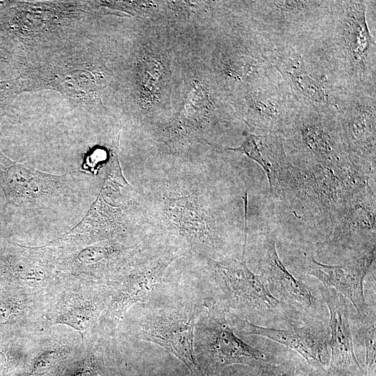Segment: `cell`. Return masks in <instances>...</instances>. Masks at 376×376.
Returning <instances> with one entry per match:
<instances>
[{"instance_id":"obj_1","label":"cell","mask_w":376,"mask_h":376,"mask_svg":"<svg viewBox=\"0 0 376 376\" xmlns=\"http://www.w3.org/2000/svg\"><path fill=\"white\" fill-rule=\"evenodd\" d=\"M152 172L141 196L148 237L196 258L224 259L233 235L240 236L239 201L226 196L217 170L187 155Z\"/></svg>"},{"instance_id":"obj_2","label":"cell","mask_w":376,"mask_h":376,"mask_svg":"<svg viewBox=\"0 0 376 376\" xmlns=\"http://www.w3.org/2000/svg\"><path fill=\"white\" fill-rule=\"evenodd\" d=\"M148 238L140 194L125 180L121 168H109L100 192L83 219L53 246H74L102 240L137 242Z\"/></svg>"},{"instance_id":"obj_3","label":"cell","mask_w":376,"mask_h":376,"mask_svg":"<svg viewBox=\"0 0 376 376\" xmlns=\"http://www.w3.org/2000/svg\"><path fill=\"white\" fill-rule=\"evenodd\" d=\"M370 1H334L318 40L350 93L376 92V42L367 18Z\"/></svg>"},{"instance_id":"obj_4","label":"cell","mask_w":376,"mask_h":376,"mask_svg":"<svg viewBox=\"0 0 376 376\" xmlns=\"http://www.w3.org/2000/svg\"><path fill=\"white\" fill-rule=\"evenodd\" d=\"M296 167L295 189L281 203L295 209L294 212L316 220L326 231L325 237L352 196L375 183L345 153L330 162Z\"/></svg>"},{"instance_id":"obj_5","label":"cell","mask_w":376,"mask_h":376,"mask_svg":"<svg viewBox=\"0 0 376 376\" xmlns=\"http://www.w3.org/2000/svg\"><path fill=\"white\" fill-rule=\"evenodd\" d=\"M267 57L301 105L337 113L351 93L318 40L272 47Z\"/></svg>"},{"instance_id":"obj_6","label":"cell","mask_w":376,"mask_h":376,"mask_svg":"<svg viewBox=\"0 0 376 376\" xmlns=\"http://www.w3.org/2000/svg\"><path fill=\"white\" fill-rule=\"evenodd\" d=\"M80 171L54 175L17 163L0 151V183L7 203L25 214L38 215L75 201L94 182Z\"/></svg>"},{"instance_id":"obj_7","label":"cell","mask_w":376,"mask_h":376,"mask_svg":"<svg viewBox=\"0 0 376 376\" xmlns=\"http://www.w3.org/2000/svg\"><path fill=\"white\" fill-rule=\"evenodd\" d=\"M250 25L272 46L319 40L334 0H266L244 2Z\"/></svg>"},{"instance_id":"obj_8","label":"cell","mask_w":376,"mask_h":376,"mask_svg":"<svg viewBox=\"0 0 376 376\" xmlns=\"http://www.w3.org/2000/svg\"><path fill=\"white\" fill-rule=\"evenodd\" d=\"M197 320L194 352L204 376H214L226 367L247 365L260 368L270 363L268 354L241 340L230 327L227 311L215 300L207 298Z\"/></svg>"},{"instance_id":"obj_9","label":"cell","mask_w":376,"mask_h":376,"mask_svg":"<svg viewBox=\"0 0 376 376\" xmlns=\"http://www.w3.org/2000/svg\"><path fill=\"white\" fill-rule=\"evenodd\" d=\"M203 303L177 301L148 308L138 320L136 334L158 345L188 368L192 376H204L194 352V331Z\"/></svg>"},{"instance_id":"obj_10","label":"cell","mask_w":376,"mask_h":376,"mask_svg":"<svg viewBox=\"0 0 376 376\" xmlns=\"http://www.w3.org/2000/svg\"><path fill=\"white\" fill-rule=\"evenodd\" d=\"M280 134L290 162L297 167L330 162L345 153L336 112L300 104Z\"/></svg>"},{"instance_id":"obj_11","label":"cell","mask_w":376,"mask_h":376,"mask_svg":"<svg viewBox=\"0 0 376 376\" xmlns=\"http://www.w3.org/2000/svg\"><path fill=\"white\" fill-rule=\"evenodd\" d=\"M230 97L238 118L256 134H281L300 106L278 72Z\"/></svg>"},{"instance_id":"obj_12","label":"cell","mask_w":376,"mask_h":376,"mask_svg":"<svg viewBox=\"0 0 376 376\" xmlns=\"http://www.w3.org/2000/svg\"><path fill=\"white\" fill-rule=\"evenodd\" d=\"M182 256L184 254L176 249L154 246L119 271L113 276L115 290L109 316L119 320L134 304L148 302L162 284L169 266Z\"/></svg>"},{"instance_id":"obj_13","label":"cell","mask_w":376,"mask_h":376,"mask_svg":"<svg viewBox=\"0 0 376 376\" xmlns=\"http://www.w3.org/2000/svg\"><path fill=\"white\" fill-rule=\"evenodd\" d=\"M246 246L240 258L214 260L198 258L221 293L228 309L245 313H266L278 309L279 300L269 290L262 279L248 267Z\"/></svg>"},{"instance_id":"obj_14","label":"cell","mask_w":376,"mask_h":376,"mask_svg":"<svg viewBox=\"0 0 376 376\" xmlns=\"http://www.w3.org/2000/svg\"><path fill=\"white\" fill-rule=\"evenodd\" d=\"M337 116L345 154L375 178L376 92L350 93Z\"/></svg>"},{"instance_id":"obj_15","label":"cell","mask_w":376,"mask_h":376,"mask_svg":"<svg viewBox=\"0 0 376 376\" xmlns=\"http://www.w3.org/2000/svg\"><path fill=\"white\" fill-rule=\"evenodd\" d=\"M375 187L369 185L355 194L318 249H341L364 255L375 249Z\"/></svg>"},{"instance_id":"obj_16","label":"cell","mask_w":376,"mask_h":376,"mask_svg":"<svg viewBox=\"0 0 376 376\" xmlns=\"http://www.w3.org/2000/svg\"><path fill=\"white\" fill-rule=\"evenodd\" d=\"M155 246L147 238L137 242L111 240L74 246H49L61 249L58 263L65 267L113 276Z\"/></svg>"},{"instance_id":"obj_17","label":"cell","mask_w":376,"mask_h":376,"mask_svg":"<svg viewBox=\"0 0 376 376\" xmlns=\"http://www.w3.org/2000/svg\"><path fill=\"white\" fill-rule=\"evenodd\" d=\"M242 153L258 164L268 180L272 196L281 201L293 190L296 184L297 167L290 162L280 134H249L236 148H226Z\"/></svg>"},{"instance_id":"obj_18","label":"cell","mask_w":376,"mask_h":376,"mask_svg":"<svg viewBox=\"0 0 376 376\" xmlns=\"http://www.w3.org/2000/svg\"><path fill=\"white\" fill-rule=\"evenodd\" d=\"M375 251L373 249L360 257L338 265L324 264L317 261L313 255H305L302 273L315 277L327 288H332L347 298L363 320L370 314L363 285L368 272L375 260Z\"/></svg>"},{"instance_id":"obj_19","label":"cell","mask_w":376,"mask_h":376,"mask_svg":"<svg viewBox=\"0 0 376 376\" xmlns=\"http://www.w3.org/2000/svg\"><path fill=\"white\" fill-rule=\"evenodd\" d=\"M230 320L235 330L242 335H257L271 339L297 352L311 367L328 371L330 352L328 336L320 328L304 325L288 329L266 327L240 318L233 313Z\"/></svg>"},{"instance_id":"obj_20","label":"cell","mask_w":376,"mask_h":376,"mask_svg":"<svg viewBox=\"0 0 376 376\" xmlns=\"http://www.w3.org/2000/svg\"><path fill=\"white\" fill-rule=\"evenodd\" d=\"M259 275L272 295L304 311L315 308L317 299L310 288L286 268L277 253L275 235L269 228L258 247Z\"/></svg>"},{"instance_id":"obj_21","label":"cell","mask_w":376,"mask_h":376,"mask_svg":"<svg viewBox=\"0 0 376 376\" xmlns=\"http://www.w3.org/2000/svg\"><path fill=\"white\" fill-rule=\"evenodd\" d=\"M329 311L330 376H360L364 375L357 359L350 322V311L345 297L332 288L324 292Z\"/></svg>"},{"instance_id":"obj_22","label":"cell","mask_w":376,"mask_h":376,"mask_svg":"<svg viewBox=\"0 0 376 376\" xmlns=\"http://www.w3.org/2000/svg\"><path fill=\"white\" fill-rule=\"evenodd\" d=\"M32 252L15 251L1 258V274L6 281L25 286H37L45 283L52 270L42 247L31 249Z\"/></svg>"},{"instance_id":"obj_23","label":"cell","mask_w":376,"mask_h":376,"mask_svg":"<svg viewBox=\"0 0 376 376\" xmlns=\"http://www.w3.org/2000/svg\"><path fill=\"white\" fill-rule=\"evenodd\" d=\"M99 311L100 306L91 301L75 302L60 311L56 322L85 332L95 323Z\"/></svg>"},{"instance_id":"obj_24","label":"cell","mask_w":376,"mask_h":376,"mask_svg":"<svg viewBox=\"0 0 376 376\" xmlns=\"http://www.w3.org/2000/svg\"><path fill=\"white\" fill-rule=\"evenodd\" d=\"M16 47L15 38L0 29V79H8L16 72L19 65Z\"/></svg>"},{"instance_id":"obj_25","label":"cell","mask_w":376,"mask_h":376,"mask_svg":"<svg viewBox=\"0 0 376 376\" xmlns=\"http://www.w3.org/2000/svg\"><path fill=\"white\" fill-rule=\"evenodd\" d=\"M362 337L366 351L364 376L376 375V327L375 314H369L364 320Z\"/></svg>"},{"instance_id":"obj_26","label":"cell","mask_w":376,"mask_h":376,"mask_svg":"<svg viewBox=\"0 0 376 376\" xmlns=\"http://www.w3.org/2000/svg\"><path fill=\"white\" fill-rule=\"evenodd\" d=\"M24 86L19 78L0 80V132L3 118L9 116L14 100Z\"/></svg>"},{"instance_id":"obj_27","label":"cell","mask_w":376,"mask_h":376,"mask_svg":"<svg viewBox=\"0 0 376 376\" xmlns=\"http://www.w3.org/2000/svg\"><path fill=\"white\" fill-rule=\"evenodd\" d=\"M58 349H47L40 352L34 359L29 376H45L57 365L61 359Z\"/></svg>"},{"instance_id":"obj_28","label":"cell","mask_w":376,"mask_h":376,"mask_svg":"<svg viewBox=\"0 0 376 376\" xmlns=\"http://www.w3.org/2000/svg\"><path fill=\"white\" fill-rule=\"evenodd\" d=\"M63 376H107V374L102 363L91 357L72 366Z\"/></svg>"},{"instance_id":"obj_29","label":"cell","mask_w":376,"mask_h":376,"mask_svg":"<svg viewBox=\"0 0 376 376\" xmlns=\"http://www.w3.org/2000/svg\"><path fill=\"white\" fill-rule=\"evenodd\" d=\"M254 376H311L305 370L294 366L274 364L272 362L259 368Z\"/></svg>"},{"instance_id":"obj_30","label":"cell","mask_w":376,"mask_h":376,"mask_svg":"<svg viewBox=\"0 0 376 376\" xmlns=\"http://www.w3.org/2000/svg\"><path fill=\"white\" fill-rule=\"evenodd\" d=\"M22 309L21 301L15 297L0 299V324L13 318Z\"/></svg>"},{"instance_id":"obj_31","label":"cell","mask_w":376,"mask_h":376,"mask_svg":"<svg viewBox=\"0 0 376 376\" xmlns=\"http://www.w3.org/2000/svg\"><path fill=\"white\" fill-rule=\"evenodd\" d=\"M10 361L8 354L0 350V376H6L10 368Z\"/></svg>"},{"instance_id":"obj_32","label":"cell","mask_w":376,"mask_h":376,"mask_svg":"<svg viewBox=\"0 0 376 376\" xmlns=\"http://www.w3.org/2000/svg\"><path fill=\"white\" fill-rule=\"evenodd\" d=\"M5 3L6 2H3V1L0 2V12L1 10V9L3 8V6L5 5Z\"/></svg>"},{"instance_id":"obj_33","label":"cell","mask_w":376,"mask_h":376,"mask_svg":"<svg viewBox=\"0 0 376 376\" xmlns=\"http://www.w3.org/2000/svg\"><path fill=\"white\" fill-rule=\"evenodd\" d=\"M360 376H364V375H360Z\"/></svg>"}]
</instances>
